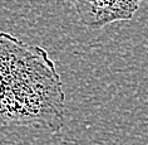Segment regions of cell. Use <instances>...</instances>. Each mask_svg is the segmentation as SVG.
<instances>
[{
  "label": "cell",
  "mask_w": 148,
  "mask_h": 145,
  "mask_svg": "<svg viewBox=\"0 0 148 145\" xmlns=\"http://www.w3.org/2000/svg\"><path fill=\"white\" fill-rule=\"evenodd\" d=\"M25 42L6 32H0V97Z\"/></svg>",
  "instance_id": "2"
},
{
  "label": "cell",
  "mask_w": 148,
  "mask_h": 145,
  "mask_svg": "<svg viewBox=\"0 0 148 145\" xmlns=\"http://www.w3.org/2000/svg\"><path fill=\"white\" fill-rule=\"evenodd\" d=\"M80 22L101 29L114 22L131 20L142 0H70Z\"/></svg>",
  "instance_id": "1"
}]
</instances>
